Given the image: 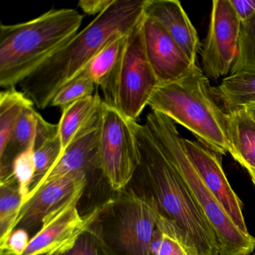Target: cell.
<instances>
[{"label":"cell","mask_w":255,"mask_h":255,"mask_svg":"<svg viewBox=\"0 0 255 255\" xmlns=\"http://www.w3.org/2000/svg\"><path fill=\"white\" fill-rule=\"evenodd\" d=\"M114 2L115 0H80L78 5L86 14L98 16L110 8Z\"/></svg>","instance_id":"31"},{"label":"cell","mask_w":255,"mask_h":255,"mask_svg":"<svg viewBox=\"0 0 255 255\" xmlns=\"http://www.w3.org/2000/svg\"><path fill=\"white\" fill-rule=\"evenodd\" d=\"M133 122L103 101L99 125L100 170L115 192L125 190L141 162Z\"/></svg>","instance_id":"7"},{"label":"cell","mask_w":255,"mask_h":255,"mask_svg":"<svg viewBox=\"0 0 255 255\" xmlns=\"http://www.w3.org/2000/svg\"><path fill=\"white\" fill-rule=\"evenodd\" d=\"M242 23L255 17V0H230Z\"/></svg>","instance_id":"30"},{"label":"cell","mask_w":255,"mask_h":255,"mask_svg":"<svg viewBox=\"0 0 255 255\" xmlns=\"http://www.w3.org/2000/svg\"><path fill=\"white\" fill-rule=\"evenodd\" d=\"M33 106H29L23 110L6 149L0 155L1 178L12 174L13 161L20 153L33 144L38 148L59 134L58 125H53L44 120L35 111Z\"/></svg>","instance_id":"15"},{"label":"cell","mask_w":255,"mask_h":255,"mask_svg":"<svg viewBox=\"0 0 255 255\" xmlns=\"http://www.w3.org/2000/svg\"><path fill=\"white\" fill-rule=\"evenodd\" d=\"M255 72V17L242 23L238 53L231 74Z\"/></svg>","instance_id":"24"},{"label":"cell","mask_w":255,"mask_h":255,"mask_svg":"<svg viewBox=\"0 0 255 255\" xmlns=\"http://www.w3.org/2000/svg\"><path fill=\"white\" fill-rule=\"evenodd\" d=\"M87 175L86 173L70 174L41 187L23 204L16 228L30 229L41 224L44 216L63 204L77 189L86 186Z\"/></svg>","instance_id":"14"},{"label":"cell","mask_w":255,"mask_h":255,"mask_svg":"<svg viewBox=\"0 0 255 255\" xmlns=\"http://www.w3.org/2000/svg\"><path fill=\"white\" fill-rule=\"evenodd\" d=\"M35 151V145L33 144L13 161L12 174L18 186L23 206L29 199L32 189L31 185L35 182L36 174Z\"/></svg>","instance_id":"25"},{"label":"cell","mask_w":255,"mask_h":255,"mask_svg":"<svg viewBox=\"0 0 255 255\" xmlns=\"http://www.w3.org/2000/svg\"></svg>","instance_id":"35"},{"label":"cell","mask_w":255,"mask_h":255,"mask_svg":"<svg viewBox=\"0 0 255 255\" xmlns=\"http://www.w3.org/2000/svg\"><path fill=\"white\" fill-rule=\"evenodd\" d=\"M144 124L181 176L214 230L220 246V255H250L253 253L255 237L245 234L237 228L206 186L185 150L183 138L174 122L161 113L151 111Z\"/></svg>","instance_id":"6"},{"label":"cell","mask_w":255,"mask_h":255,"mask_svg":"<svg viewBox=\"0 0 255 255\" xmlns=\"http://www.w3.org/2000/svg\"><path fill=\"white\" fill-rule=\"evenodd\" d=\"M103 101L96 92L62 110V117L58 124L62 153L80 134L99 125Z\"/></svg>","instance_id":"17"},{"label":"cell","mask_w":255,"mask_h":255,"mask_svg":"<svg viewBox=\"0 0 255 255\" xmlns=\"http://www.w3.org/2000/svg\"><path fill=\"white\" fill-rule=\"evenodd\" d=\"M95 83L83 74L61 88L50 102V107H60L62 110L73 103L94 95Z\"/></svg>","instance_id":"26"},{"label":"cell","mask_w":255,"mask_h":255,"mask_svg":"<svg viewBox=\"0 0 255 255\" xmlns=\"http://www.w3.org/2000/svg\"><path fill=\"white\" fill-rule=\"evenodd\" d=\"M145 0H115L105 11L77 32L61 50L19 84L40 110L50 107L56 94L80 75L115 38L129 34L144 15Z\"/></svg>","instance_id":"1"},{"label":"cell","mask_w":255,"mask_h":255,"mask_svg":"<svg viewBox=\"0 0 255 255\" xmlns=\"http://www.w3.org/2000/svg\"><path fill=\"white\" fill-rule=\"evenodd\" d=\"M62 255H105L96 239L86 231L71 250Z\"/></svg>","instance_id":"28"},{"label":"cell","mask_w":255,"mask_h":255,"mask_svg":"<svg viewBox=\"0 0 255 255\" xmlns=\"http://www.w3.org/2000/svg\"><path fill=\"white\" fill-rule=\"evenodd\" d=\"M23 207L18 186L13 174L0 180V249L16 229Z\"/></svg>","instance_id":"21"},{"label":"cell","mask_w":255,"mask_h":255,"mask_svg":"<svg viewBox=\"0 0 255 255\" xmlns=\"http://www.w3.org/2000/svg\"><path fill=\"white\" fill-rule=\"evenodd\" d=\"M128 35L118 37L109 43L81 73L90 79L97 87L102 89L104 101H108L111 95Z\"/></svg>","instance_id":"19"},{"label":"cell","mask_w":255,"mask_h":255,"mask_svg":"<svg viewBox=\"0 0 255 255\" xmlns=\"http://www.w3.org/2000/svg\"><path fill=\"white\" fill-rule=\"evenodd\" d=\"M0 255H13V254L10 253V252H8V251L2 250V251H1V254H0Z\"/></svg>","instance_id":"33"},{"label":"cell","mask_w":255,"mask_h":255,"mask_svg":"<svg viewBox=\"0 0 255 255\" xmlns=\"http://www.w3.org/2000/svg\"><path fill=\"white\" fill-rule=\"evenodd\" d=\"M86 186L77 189L57 208L44 216L41 228L22 255H62L71 250L89 229L94 211L82 216L77 204Z\"/></svg>","instance_id":"9"},{"label":"cell","mask_w":255,"mask_h":255,"mask_svg":"<svg viewBox=\"0 0 255 255\" xmlns=\"http://www.w3.org/2000/svg\"><path fill=\"white\" fill-rule=\"evenodd\" d=\"M95 207L89 231L105 255H151L153 232L161 215L150 193L124 190Z\"/></svg>","instance_id":"5"},{"label":"cell","mask_w":255,"mask_h":255,"mask_svg":"<svg viewBox=\"0 0 255 255\" xmlns=\"http://www.w3.org/2000/svg\"><path fill=\"white\" fill-rule=\"evenodd\" d=\"M241 26L230 0L213 1L201 52L203 69L210 78L218 80L231 73L238 53Z\"/></svg>","instance_id":"10"},{"label":"cell","mask_w":255,"mask_h":255,"mask_svg":"<svg viewBox=\"0 0 255 255\" xmlns=\"http://www.w3.org/2000/svg\"><path fill=\"white\" fill-rule=\"evenodd\" d=\"M141 29L146 56L159 86L179 80L196 65L156 20L144 14Z\"/></svg>","instance_id":"12"},{"label":"cell","mask_w":255,"mask_h":255,"mask_svg":"<svg viewBox=\"0 0 255 255\" xmlns=\"http://www.w3.org/2000/svg\"><path fill=\"white\" fill-rule=\"evenodd\" d=\"M133 128L141 157L136 172L162 215L180 229L198 255H220L214 230L148 127L134 122Z\"/></svg>","instance_id":"2"},{"label":"cell","mask_w":255,"mask_h":255,"mask_svg":"<svg viewBox=\"0 0 255 255\" xmlns=\"http://www.w3.org/2000/svg\"><path fill=\"white\" fill-rule=\"evenodd\" d=\"M62 153L59 135L46 141L35 151L36 174L35 181H39L52 168Z\"/></svg>","instance_id":"27"},{"label":"cell","mask_w":255,"mask_h":255,"mask_svg":"<svg viewBox=\"0 0 255 255\" xmlns=\"http://www.w3.org/2000/svg\"><path fill=\"white\" fill-rule=\"evenodd\" d=\"M141 20L128 35L111 95L105 101L132 122H137L159 86L146 56Z\"/></svg>","instance_id":"8"},{"label":"cell","mask_w":255,"mask_h":255,"mask_svg":"<svg viewBox=\"0 0 255 255\" xmlns=\"http://www.w3.org/2000/svg\"><path fill=\"white\" fill-rule=\"evenodd\" d=\"M30 240L26 230L16 228L8 237L5 247L1 251L6 250L14 255H22L27 249Z\"/></svg>","instance_id":"29"},{"label":"cell","mask_w":255,"mask_h":255,"mask_svg":"<svg viewBox=\"0 0 255 255\" xmlns=\"http://www.w3.org/2000/svg\"><path fill=\"white\" fill-rule=\"evenodd\" d=\"M83 16L73 8L51 9L16 24L0 26V86L15 88L62 48Z\"/></svg>","instance_id":"3"},{"label":"cell","mask_w":255,"mask_h":255,"mask_svg":"<svg viewBox=\"0 0 255 255\" xmlns=\"http://www.w3.org/2000/svg\"><path fill=\"white\" fill-rule=\"evenodd\" d=\"M249 111H250V113H252V116H253V117L255 119V107H254V108H251L249 109Z\"/></svg>","instance_id":"34"},{"label":"cell","mask_w":255,"mask_h":255,"mask_svg":"<svg viewBox=\"0 0 255 255\" xmlns=\"http://www.w3.org/2000/svg\"><path fill=\"white\" fill-rule=\"evenodd\" d=\"M31 105H34L33 102L15 88L0 94V155L6 149L23 110Z\"/></svg>","instance_id":"23"},{"label":"cell","mask_w":255,"mask_h":255,"mask_svg":"<svg viewBox=\"0 0 255 255\" xmlns=\"http://www.w3.org/2000/svg\"><path fill=\"white\" fill-rule=\"evenodd\" d=\"M213 93L226 113L255 107V72L231 74L213 88Z\"/></svg>","instance_id":"20"},{"label":"cell","mask_w":255,"mask_h":255,"mask_svg":"<svg viewBox=\"0 0 255 255\" xmlns=\"http://www.w3.org/2000/svg\"><path fill=\"white\" fill-rule=\"evenodd\" d=\"M183 143L188 156L206 186L237 228L250 235L243 216V203L233 190L222 168V155L199 141L183 138Z\"/></svg>","instance_id":"11"},{"label":"cell","mask_w":255,"mask_h":255,"mask_svg":"<svg viewBox=\"0 0 255 255\" xmlns=\"http://www.w3.org/2000/svg\"><path fill=\"white\" fill-rule=\"evenodd\" d=\"M248 172L250 174L251 178H252V182H253L254 185H255V171L249 170V171H248Z\"/></svg>","instance_id":"32"},{"label":"cell","mask_w":255,"mask_h":255,"mask_svg":"<svg viewBox=\"0 0 255 255\" xmlns=\"http://www.w3.org/2000/svg\"><path fill=\"white\" fill-rule=\"evenodd\" d=\"M150 252L151 255H198L180 229L162 213L153 232Z\"/></svg>","instance_id":"22"},{"label":"cell","mask_w":255,"mask_h":255,"mask_svg":"<svg viewBox=\"0 0 255 255\" xmlns=\"http://www.w3.org/2000/svg\"><path fill=\"white\" fill-rule=\"evenodd\" d=\"M148 106L189 129L211 150L229 153L228 115L218 106L209 79L197 65L179 80L158 86Z\"/></svg>","instance_id":"4"},{"label":"cell","mask_w":255,"mask_h":255,"mask_svg":"<svg viewBox=\"0 0 255 255\" xmlns=\"http://www.w3.org/2000/svg\"><path fill=\"white\" fill-rule=\"evenodd\" d=\"M229 153L247 171H255V119L247 109L227 113Z\"/></svg>","instance_id":"18"},{"label":"cell","mask_w":255,"mask_h":255,"mask_svg":"<svg viewBox=\"0 0 255 255\" xmlns=\"http://www.w3.org/2000/svg\"><path fill=\"white\" fill-rule=\"evenodd\" d=\"M144 14L159 23L196 64L201 44L196 29L177 0H145Z\"/></svg>","instance_id":"16"},{"label":"cell","mask_w":255,"mask_h":255,"mask_svg":"<svg viewBox=\"0 0 255 255\" xmlns=\"http://www.w3.org/2000/svg\"><path fill=\"white\" fill-rule=\"evenodd\" d=\"M100 125V123H99ZM99 125L80 134L62 153L53 168L31 189L29 198L47 183L70 174L100 171ZM28 199V200H29Z\"/></svg>","instance_id":"13"}]
</instances>
